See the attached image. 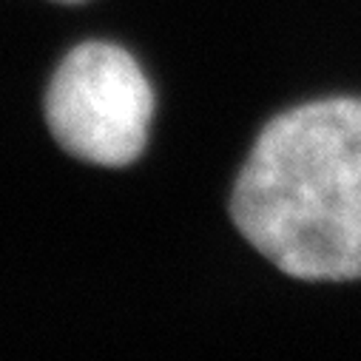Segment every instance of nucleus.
Segmentation results:
<instances>
[{"mask_svg":"<svg viewBox=\"0 0 361 361\" xmlns=\"http://www.w3.org/2000/svg\"><path fill=\"white\" fill-rule=\"evenodd\" d=\"M151 120V82L120 46H77L49 82V131L66 154L82 162L103 168L131 165L148 145Z\"/></svg>","mask_w":361,"mask_h":361,"instance_id":"2","label":"nucleus"},{"mask_svg":"<svg viewBox=\"0 0 361 361\" xmlns=\"http://www.w3.org/2000/svg\"><path fill=\"white\" fill-rule=\"evenodd\" d=\"M57 4H82V0H57Z\"/></svg>","mask_w":361,"mask_h":361,"instance_id":"3","label":"nucleus"},{"mask_svg":"<svg viewBox=\"0 0 361 361\" xmlns=\"http://www.w3.org/2000/svg\"><path fill=\"white\" fill-rule=\"evenodd\" d=\"M231 216L293 279H361V100H322L270 123L236 179Z\"/></svg>","mask_w":361,"mask_h":361,"instance_id":"1","label":"nucleus"}]
</instances>
